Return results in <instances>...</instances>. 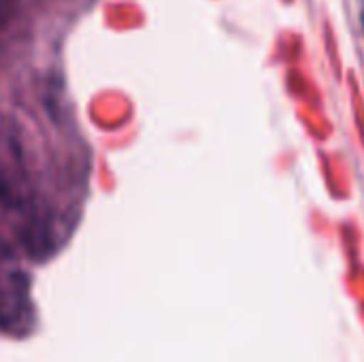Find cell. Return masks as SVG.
Wrapping results in <instances>:
<instances>
[{
	"label": "cell",
	"instance_id": "obj_1",
	"mask_svg": "<svg viewBox=\"0 0 364 362\" xmlns=\"http://www.w3.org/2000/svg\"><path fill=\"white\" fill-rule=\"evenodd\" d=\"M360 19H363V26H364V0H363V9H360Z\"/></svg>",
	"mask_w": 364,
	"mask_h": 362
}]
</instances>
